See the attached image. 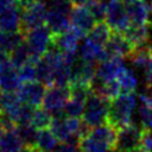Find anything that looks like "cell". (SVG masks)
Listing matches in <instances>:
<instances>
[{
	"label": "cell",
	"instance_id": "cell-3",
	"mask_svg": "<svg viewBox=\"0 0 152 152\" xmlns=\"http://www.w3.org/2000/svg\"><path fill=\"white\" fill-rule=\"evenodd\" d=\"M24 33H25V42L31 53V62L36 63L38 59L43 57V55L52 45L53 33L45 25H39Z\"/></svg>",
	"mask_w": 152,
	"mask_h": 152
},
{
	"label": "cell",
	"instance_id": "cell-15",
	"mask_svg": "<svg viewBox=\"0 0 152 152\" xmlns=\"http://www.w3.org/2000/svg\"><path fill=\"white\" fill-rule=\"evenodd\" d=\"M122 34L133 45L134 49L144 46L150 42V21L147 24L131 23L129 26L122 32Z\"/></svg>",
	"mask_w": 152,
	"mask_h": 152
},
{
	"label": "cell",
	"instance_id": "cell-29",
	"mask_svg": "<svg viewBox=\"0 0 152 152\" xmlns=\"http://www.w3.org/2000/svg\"><path fill=\"white\" fill-rule=\"evenodd\" d=\"M17 132L19 133L25 146H37L38 129L32 124H24L17 126Z\"/></svg>",
	"mask_w": 152,
	"mask_h": 152
},
{
	"label": "cell",
	"instance_id": "cell-38",
	"mask_svg": "<svg viewBox=\"0 0 152 152\" xmlns=\"http://www.w3.org/2000/svg\"><path fill=\"white\" fill-rule=\"evenodd\" d=\"M17 5H18L17 0H0V13L6 11V10H10Z\"/></svg>",
	"mask_w": 152,
	"mask_h": 152
},
{
	"label": "cell",
	"instance_id": "cell-28",
	"mask_svg": "<svg viewBox=\"0 0 152 152\" xmlns=\"http://www.w3.org/2000/svg\"><path fill=\"white\" fill-rule=\"evenodd\" d=\"M52 113L50 110H48L46 108H40V107H36L34 108V113H33V118H32V125L37 128V129H43V128H49L51 126L52 122Z\"/></svg>",
	"mask_w": 152,
	"mask_h": 152
},
{
	"label": "cell",
	"instance_id": "cell-6",
	"mask_svg": "<svg viewBox=\"0 0 152 152\" xmlns=\"http://www.w3.org/2000/svg\"><path fill=\"white\" fill-rule=\"evenodd\" d=\"M70 97L71 94L69 86H49L44 94L43 107L50 110L51 113L63 110L64 106L70 100Z\"/></svg>",
	"mask_w": 152,
	"mask_h": 152
},
{
	"label": "cell",
	"instance_id": "cell-25",
	"mask_svg": "<svg viewBox=\"0 0 152 152\" xmlns=\"http://www.w3.org/2000/svg\"><path fill=\"white\" fill-rule=\"evenodd\" d=\"M116 80L120 84L121 93H134L135 91L137 86H138V80L133 70L125 66L122 71L119 74V76L116 77Z\"/></svg>",
	"mask_w": 152,
	"mask_h": 152
},
{
	"label": "cell",
	"instance_id": "cell-22",
	"mask_svg": "<svg viewBox=\"0 0 152 152\" xmlns=\"http://www.w3.org/2000/svg\"><path fill=\"white\" fill-rule=\"evenodd\" d=\"M25 40V33L20 31H0V48L11 53Z\"/></svg>",
	"mask_w": 152,
	"mask_h": 152
},
{
	"label": "cell",
	"instance_id": "cell-33",
	"mask_svg": "<svg viewBox=\"0 0 152 152\" xmlns=\"http://www.w3.org/2000/svg\"><path fill=\"white\" fill-rule=\"evenodd\" d=\"M19 78L21 82H32L37 80V70H36V63L34 62H27L23 64L21 66L17 68Z\"/></svg>",
	"mask_w": 152,
	"mask_h": 152
},
{
	"label": "cell",
	"instance_id": "cell-41",
	"mask_svg": "<svg viewBox=\"0 0 152 152\" xmlns=\"http://www.w3.org/2000/svg\"><path fill=\"white\" fill-rule=\"evenodd\" d=\"M118 1H121V2H124V4H127V2L131 1V0H118Z\"/></svg>",
	"mask_w": 152,
	"mask_h": 152
},
{
	"label": "cell",
	"instance_id": "cell-12",
	"mask_svg": "<svg viewBox=\"0 0 152 152\" xmlns=\"http://www.w3.org/2000/svg\"><path fill=\"white\" fill-rule=\"evenodd\" d=\"M96 65L95 62L86 61L83 58H77L71 66V82L70 83H84L89 84L96 76Z\"/></svg>",
	"mask_w": 152,
	"mask_h": 152
},
{
	"label": "cell",
	"instance_id": "cell-45",
	"mask_svg": "<svg viewBox=\"0 0 152 152\" xmlns=\"http://www.w3.org/2000/svg\"><path fill=\"white\" fill-rule=\"evenodd\" d=\"M113 151H114V150H113ZM113 151H107V152H113Z\"/></svg>",
	"mask_w": 152,
	"mask_h": 152
},
{
	"label": "cell",
	"instance_id": "cell-32",
	"mask_svg": "<svg viewBox=\"0 0 152 152\" xmlns=\"http://www.w3.org/2000/svg\"><path fill=\"white\" fill-rule=\"evenodd\" d=\"M86 5L90 10L96 21H102L103 19H106L108 2H106L104 0H89Z\"/></svg>",
	"mask_w": 152,
	"mask_h": 152
},
{
	"label": "cell",
	"instance_id": "cell-42",
	"mask_svg": "<svg viewBox=\"0 0 152 152\" xmlns=\"http://www.w3.org/2000/svg\"><path fill=\"white\" fill-rule=\"evenodd\" d=\"M1 113H2V107H1V101H0V115H1Z\"/></svg>",
	"mask_w": 152,
	"mask_h": 152
},
{
	"label": "cell",
	"instance_id": "cell-18",
	"mask_svg": "<svg viewBox=\"0 0 152 152\" xmlns=\"http://www.w3.org/2000/svg\"><path fill=\"white\" fill-rule=\"evenodd\" d=\"M1 107H2V115L10 118L17 124V118L19 114V110L23 106L21 100L17 95L15 91H2L0 95Z\"/></svg>",
	"mask_w": 152,
	"mask_h": 152
},
{
	"label": "cell",
	"instance_id": "cell-17",
	"mask_svg": "<svg viewBox=\"0 0 152 152\" xmlns=\"http://www.w3.org/2000/svg\"><path fill=\"white\" fill-rule=\"evenodd\" d=\"M45 23L53 34H59L70 27V14L55 8H48Z\"/></svg>",
	"mask_w": 152,
	"mask_h": 152
},
{
	"label": "cell",
	"instance_id": "cell-40",
	"mask_svg": "<svg viewBox=\"0 0 152 152\" xmlns=\"http://www.w3.org/2000/svg\"><path fill=\"white\" fill-rule=\"evenodd\" d=\"M4 132H5V127H4V124H2V121H1V119H0V138L2 137Z\"/></svg>",
	"mask_w": 152,
	"mask_h": 152
},
{
	"label": "cell",
	"instance_id": "cell-16",
	"mask_svg": "<svg viewBox=\"0 0 152 152\" xmlns=\"http://www.w3.org/2000/svg\"><path fill=\"white\" fill-rule=\"evenodd\" d=\"M80 57L86 61L101 62V61L107 59L108 55H107L104 45L99 44L91 38L87 37L80 48Z\"/></svg>",
	"mask_w": 152,
	"mask_h": 152
},
{
	"label": "cell",
	"instance_id": "cell-34",
	"mask_svg": "<svg viewBox=\"0 0 152 152\" xmlns=\"http://www.w3.org/2000/svg\"><path fill=\"white\" fill-rule=\"evenodd\" d=\"M34 108L36 107H33L28 103H23V106L19 110V114H18V118H17V126L24 125V124H31L33 113H34Z\"/></svg>",
	"mask_w": 152,
	"mask_h": 152
},
{
	"label": "cell",
	"instance_id": "cell-37",
	"mask_svg": "<svg viewBox=\"0 0 152 152\" xmlns=\"http://www.w3.org/2000/svg\"><path fill=\"white\" fill-rule=\"evenodd\" d=\"M55 152H78L76 145L74 144H69V142H59L56 148Z\"/></svg>",
	"mask_w": 152,
	"mask_h": 152
},
{
	"label": "cell",
	"instance_id": "cell-26",
	"mask_svg": "<svg viewBox=\"0 0 152 152\" xmlns=\"http://www.w3.org/2000/svg\"><path fill=\"white\" fill-rule=\"evenodd\" d=\"M20 84H21V81L19 78L17 68H13V69L0 75L1 91H15Z\"/></svg>",
	"mask_w": 152,
	"mask_h": 152
},
{
	"label": "cell",
	"instance_id": "cell-31",
	"mask_svg": "<svg viewBox=\"0 0 152 152\" xmlns=\"http://www.w3.org/2000/svg\"><path fill=\"white\" fill-rule=\"evenodd\" d=\"M63 110H64V114L69 118H81L84 110V101L70 97V100L64 106Z\"/></svg>",
	"mask_w": 152,
	"mask_h": 152
},
{
	"label": "cell",
	"instance_id": "cell-21",
	"mask_svg": "<svg viewBox=\"0 0 152 152\" xmlns=\"http://www.w3.org/2000/svg\"><path fill=\"white\" fill-rule=\"evenodd\" d=\"M0 147L4 152H23L25 144L21 140L17 128L6 129L0 138Z\"/></svg>",
	"mask_w": 152,
	"mask_h": 152
},
{
	"label": "cell",
	"instance_id": "cell-5",
	"mask_svg": "<svg viewBox=\"0 0 152 152\" xmlns=\"http://www.w3.org/2000/svg\"><path fill=\"white\" fill-rule=\"evenodd\" d=\"M20 11H21V31L23 32H26L45 23L48 10L44 0L31 1L24 7H21Z\"/></svg>",
	"mask_w": 152,
	"mask_h": 152
},
{
	"label": "cell",
	"instance_id": "cell-2",
	"mask_svg": "<svg viewBox=\"0 0 152 152\" xmlns=\"http://www.w3.org/2000/svg\"><path fill=\"white\" fill-rule=\"evenodd\" d=\"M135 103L137 100L134 93H121L120 95L110 100L107 122L115 128H120L131 124Z\"/></svg>",
	"mask_w": 152,
	"mask_h": 152
},
{
	"label": "cell",
	"instance_id": "cell-10",
	"mask_svg": "<svg viewBox=\"0 0 152 152\" xmlns=\"http://www.w3.org/2000/svg\"><path fill=\"white\" fill-rule=\"evenodd\" d=\"M86 36L83 31L70 25V27L59 33L53 34V45H56L63 52H77L80 40Z\"/></svg>",
	"mask_w": 152,
	"mask_h": 152
},
{
	"label": "cell",
	"instance_id": "cell-1",
	"mask_svg": "<svg viewBox=\"0 0 152 152\" xmlns=\"http://www.w3.org/2000/svg\"><path fill=\"white\" fill-rule=\"evenodd\" d=\"M118 128L108 122L89 128L78 140L80 152L115 151Z\"/></svg>",
	"mask_w": 152,
	"mask_h": 152
},
{
	"label": "cell",
	"instance_id": "cell-7",
	"mask_svg": "<svg viewBox=\"0 0 152 152\" xmlns=\"http://www.w3.org/2000/svg\"><path fill=\"white\" fill-rule=\"evenodd\" d=\"M106 23L110 26L113 31L124 32L131 24L129 17L126 11L124 2L118 0H109L106 13Z\"/></svg>",
	"mask_w": 152,
	"mask_h": 152
},
{
	"label": "cell",
	"instance_id": "cell-20",
	"mask_svg": "<svg viewBox=\"0 0 152 152\" xmlns=\"http://www.w3.org/2000/svg\"><path fill=\"white\" fill-rule=\"evenodd\" d=\"M20 30H21V11L18 5L0 13V31H20Z\"/></svg>",
	"mask_w": 152,
	"mask_h": 152
},
{
	"label": "cell",
	"instance_id": "cell-43",
	"mask_svg": "<svg viewBox=\"0 0 152 152\" xmlns=\"http://www.w3.org/2000/svg\"><path fill=\"white\" fill-rule=\"evenodd\" d=\"M0 152H4V151H2V148H1V147H0Z\"/></svg>",
	"mask_w": 152,
	"mask_h": 152
},
{
	"label": "cell",
	"instance_id": "cell-35",
	"mask_svg": "<svg viewBox=\"0 0 152 152\" xmlns=\"http://www.w3.org/2000/svg\"><path fill=\"white\" fill-rule=\"evenodd\" d=\"M139 116L144 128H152V108L141 102L139 107Z\"/></svg>",
	"mask_w": 152,
	"mask_h": 152
},
{
	"label": "cell",
	"instance_id": "cell-27",
	"mask_svg": "<svg viewBox=\"0 0 152 152\" xmlns=\"http://www.w3.org/2000/svg\"><path fill=\"white\" fill-rule=\"evenodd\" d=\"M112 32H113V30L110 28V26L107 23L97 21L94 25V27L88 32V37L91 38L93 40H95L96 43L104 45L107 43V40L109 39Z\"/></svg>",
	"mask_w": 152,
	"mask_h": 152
},
{
	"label": "cell",
	"instance_id": "cell-14",
	"mask_svg": "<svg viewBox=\"0 0 152 152\" xmlns=\"http://www.w3.org/2000/svg\"><path fill=\"white\" fill-rule=\"evenodd\" d=\"M125 68L122 58L120 57H110L104 61H101L96 68V77L101 81H112L116 80L119 74Z\"/></svg>",
	"mask_w": 152,
	"mask_h": 152
},
{
	"label": "cell",
	"instance_id": "cell-44",
	"mask_svg": "<svg viewBox=\"0 0 152 152\" xmlns=\"http://www.w3.org/2000/svg\"><path fill=\"white\" fill-rule=\"evenodd\" d=\"M40 152H50V151H40Z\"/></svg>",
	"mask_w": 152,
	"mask_h": 152
},
{
	"label": "cell",
	"instance_id": "cell-19",
	"mask_svg": "<svg viewBox=\"0 0 152 152\" xmlns=\"http://www.w3.org/2000/svg\"><path fill=\"white\" fill-rule=\"evenodd\" d=\"M125 6L131 23L147 24L150 21V12L152 10L142 0H131Z\"/></svg>",
	"mask_w": 152,
	"mask_h": 152
},
{
	"label": "cell",
	"instance_id": "cell-4",
	"mask_svg": "<svg viewBox=\"0 0 152 152\" xmlns=\"http://www.w3.org/2000/svg\"><path fill=\"white\" fill-rule=\"evenodd\" d=\"M109 103L110 100L91 91L84 102V110L82 115L84 124L91 128L107 122Z\"/></svg>",
	"mask_w": 152,
	"mask_h": 152
},
{
	"label": "cell",
	"instance_id": "cell-11",
	"mask_svg": "<svg viewBox=\"0 0 152 152\" xmlns=\"http://www.w3.org/2000/svg\"><path fill=\"white\" fill-rule=\"evenodd\" d=\"M108 58L110 57H120V58H129L132 52L134 51L133 45L126 39V37L121 32L113 31L109 39L104 44Z\"/></svg>",
	"mask_w": 152,
	"mask_h": 152
},
{
	"label": "cell",
	"instance_id": "cell-30",
	"mask_svg": "<svg viewBox=\"0 0 152 152\" xmlns=\"http://www.w3.org/2000/svg\"><path fill=\"white\" fill-rule=\"evenodd\" d=\"M10 57H11V61L15 68H19L23 64L30 62L31 61V53H30V50H28L26 42L24 40L19 46H17L10 53Z\"/></svg>",
	"mask_w": 152,
	"mask_h": 152
},
{
	"label": "cell",
	"instance_id": "cell-8",
	"mask_svg": "<svg viewBox=\"0 0 152 152\" xmlns=\"http://www.w3.org/2000/svg\"><path fill=\"white\" fill-rule=\"evenodd\" d=\"M142 128L133 125L132 122L118 128L115 152H127L140 145Z\"/></svg>",
	"mask_w": 152,
	"mask_h": 152
},
{
	"label": "cell",
	"instance_id": "cell-36",
	"mask_svg": "<svg viewBox=\"0 0 152 152\" xmlns=\"http://www.w3.org/2000/svg\"><path fill=\"white\" fill-rule=\"evenodd\" d=\"M146 152H152V128H144L141 133V140L139 145Z\"/></svg>",
	"mask_w": 152,
	"mask_h": 152
},
{
	"label": "cell",
	"instance_id": "cell-23",
	"mask_svg": "<svg viewBox=\"0 0 152 152\" xmlns=\"http://www.w3.org/2000/svg\"><path fill=\"white\" fill-rule=\"evenodd\" d=\"M36 70H37V80L42 83H44L46 87L53 84V66L44 58L42 57L36 62Z\"/></svg>",
	"mask_w": 152,
	"mask_h": 152
},
{
	"label": "cell",
	"instance_id": "cell-39",
	"mask_svg": "<svg viewBox=\"0 0 152 152\" xmlns=\"http://www.w3.org/2000/svg\"><path fill=\"white\" fill-rule=\"evenodd\" d=\"M89 0H71L72 5H86Z\"/></svg>",
	"mask_w": 152,
	"mask_h": 152
},
{
	"label": "cell",
	"instance_id": "cell-24",
	"mask_svg": "<svg viewBox=\"0 0 152 152\" xmlns=\"http://www.w3.org/2000/svg\"><path fill=\"white\" fill-rule=\"evenodd\" d=\"M58 139L50 128H43L38 129V137H37V147L40 151H52L58 145Z\"/></svg>",
	"mask_w": 152,
	"mask_h": 152
},
{
	"label": "cell",
	"instance_id": "cell-13",
	"mask_svg": "<svg viewBox=\"0 0 152 152\" xmlns=\"http://www.w3.org/2000/svg\"><path fill=\"white\" fill-rule=\"evenodd\" d=\"M70 21L71 25L83 31L86 34L94 27L96 24L94 15L91 14L90 10L83 5H74L71 13H70Z\"/></svg>",
	"mask_w": 152,
	"mask_h": 152
},
{
	"label": "cell",
	"instance_id": "cell-46",
	"mask_svg": "<svg viewBox=\"0 0 152 152\" xmlns=\"http://www.w3.org/2000/svg\"><path fill=\"white\" fill-rule=\"evenodd\" d=\"M151 81H152V80H151ZM151 81H148V82H151Z\"/></svg>",
	"mask_w": 152,
	"mask_h": 152
},
{
	"label": "cell",
	"instance_id": "cell-9",
	"mask_svg": "<svg viewBox=\"0 0 152 152\" xmlns=\"http://www.w3.org/2000/svg\"><path fill=\"white\" fill-rule=\"evenodd\" d=\"M46 86L42 82H23V84L19 86V88L15 90L17 95L21 100L23 103H28L33 107H39L43 103L45 88Z\"/></svg>",
	"mask_w": 152,
	"mask_h": 152
}]
</instances>
